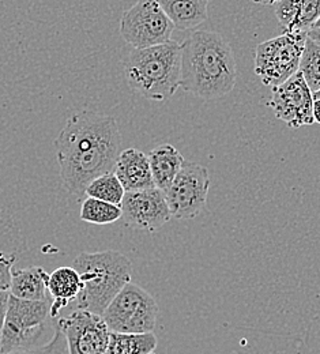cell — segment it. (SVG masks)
I'll list each match as a JSON object with an SVG mask.
<instances>
[{"instance_id":"obj_6","label":"cell","mask_w":320,"mask_h":354,"mask_svg":"<svg viewBox=\"0 0 320 354\" xmlns=\"http://www.w3.org/2000/svg\"><path fill=\"white\" fill-rule=\"evenodd\" d=\"M307 39L305 32H285L256 46L255 74L265 86L276 88L299 71Z\"/></svg>"},{"instance_id":"obj_18","label":"cell","mask_w":320,"mask_h":354,"mask_svg":"<svg viewBox=\"0 0 320 354\" xmlns=\"http://www.w3.org/2000/svg\"><path fill=\"white\" fill-rule=\"evenodd\" d=\"M157 3L179 30L194 29L209 17V0H157Z\"/></svg>"},{"instance_id":"obj_10","label":"cell","mask_w":320,"mask_h":354,"mask_svg":"<svg viewBox=\"0 0 320 354\" xmlns=\"http://www.w3.org/2000/svg\"><path fill=\"white\" fill-rule=\"evenodd\" d=\"M56 328L63 333L70 354H105L108 349L111 331L100 315L77 308L60 317Z\"/></svg>"},{"instance_id":"obj_13","label":"cell","mask_w":320,"mask_h":354,"mask_svg":"<svg viewBox=\"0 0 320 354\" xmlns=\"http://www.w3.org/2000/svg\"><path fill=\"white\" fill-rule=\"evenodd\" d=\"M115 175L120 180L126 192L154 188L149 157L135 147L120 151L115 168Z\"/></svg>"},{"instance_id":"obj_11","label":"cell","mask_w":320,"mask_h":354,"mask_svg":"<svg viewBox=\"0 0 320 354\" xmlns=\"http://www.w3.org/2000/svg\"><path fill=\"white\" fill-rule=\"evenodd\" d=\"M269 105L275 118L286 123L289 129H300L315 123L312 91L300 71L273 88Z\"/></svg>"},{"instance_id":"obj_8","label":"cell","mask_w":320,"mask_h":354,"mask_svg":"<svg viewBox=\"0 0 320 354\" xmlns=\"http://www.w3.org/2000/svg\"><path fill=\"white\" fill-rule=\"evenodd\" d=\"M173 30V22L157 0H138L120 19V35L134 49L165 44Z\"/></svg>"},{"instance_id":"obj_26","label":"cell","mask_w":320,"mask_h":354,"mask_svg":"<svg viewBox=\"0 0 320 354\" xmlns=\"http://www.w3.org/2000/svg\"><path fill=\"white\" fill-rule=\"evenodd\" d=\"M307 35H308V39H311L312 41H315L317 44L320 45V28H314V29H311Z\"/></svg>"},{"instance_id":"obj_28","label":"cell","mask_w":320,"mask_h":354,"mask_svg":"<svg viewBox=\"0 0 320 354\" xmlns=\"http://www.w3.org/2000/svg\"><path fill=\"white\" fill-rule=\"evenodd\" d=\"M252 1H255V3H258V4L272 6V4H276V3H278V1H281V0H252Z\"/></svg>"},{"instance_id":"obj_22","label":"cell","mask_w":320,"mask_h":354,"mask_svg":"<svg viewBox=\"0 0 320 354\" xmlns=\"http://www.w3.org/2000/svg\"><path fill=\"white\" fill-rule=\"evenodd\" d=\"M299 71L312 93L320 90V45L307 39Z\"/></svg>"},{"instance_id":"obj_25","label":"cell","mask_w":320,"mask_h":354,"mask_svg":"<svg viewBox=\"0 0 320 354\" xmlns=\"http://www.w3.org/2000/svg\"><path fill=\"white\" fill-rule=\"evenodd\" d=\"M8 297H10V292H0V345H1V337H3V328H4Z\"/></svg>"},{"instance_id":"obj_1","label":"cell","mask_w":320,"mask_h":354,"mask_svg":"<svg viewBox=\"0 0 320 354\" xmlns=\"http://www.w3.org/2000/svg\"><path fill=\"white\" fill-rule=\"evenodd\" d=\"M53 146L63 187L84 196L94 178L115 168L122 133L113 116L82 111L67 119Z\"/></svg>"},{"instance_id":"obj_14","label":"cell","mask_w":320,"mask_h":354,"mask_svg":"<svg viewBox=\"0 0 320 354\" xmlns=\"http://www.w3.org/2000/svg\"><path fill=\"white\" fill-rule=\"evenodd\" d=\"M278 22L289 33H308L320 18V0H281L275 4Z\"/></svg>"},{"instance_id":"obj_12","label":"cell","mask_w":320,"mask_h":354,"mask_svg":"<svg viewBox=\"0 0 320 354\" xmlns=\"http://www.w3.org/2000/svg\"><path fill=\"white\" fill-rule=\"evenodd\" d=\"M120 207L127 226L150 233L161 229L172 218L165 192L156 187L126 192Z\"/></svg>"},{"instance_id":"obj_23","label":"cell","mask_w":320,"mask_h":354,"mask_svg":"<svg viewBox=\"0 0 320 354\" xmlns=\"http://www.w3.org/2000/svg\"><path fill=\"white\" fill-rule=\"evenodd\" d=\"M8 354H70L68 353V346H67V341L63 335V333L56 328L55 333L52 334V337L49 338V341H46L44 345H40L37 348L33 349H28V351H18V352H12Z\"/></svg>"},{"instance_id":"obj_20","label":"cell","mask_w":320,"mask_h":354,"mask_svg":"<svg viewBox=\"0 0 320 354\" xmlns=\"http://www.w3.org/2000/svg\"><path fill=\"white\" fill-rule=\"evenodd\" d=\"M85 195L89 198L120 206L126 195V189L123 188L120 180L115 175V172H108L105 175L94 178L88 185Z\"/></svg>"},{"instance_id":"obj_27","label":"cell","mask_w":320,"mask_h":354,"mask_svg":"<svg viewBox=\"0 0 320 354\" xmlns=\"http://www.w3.org/2000/svg\"><path fill=\"white\" fill-rule=\"evenodd\" d=\"M314 120L320 124V100H314Z\"/></svg>"},{"instance_id":"obj_7","label":"cell","mask_w":320,"mask_h":354,"mask_svg":"<svg viewBox=\"0 0 320 354\" xmlns=\"http://www.w3.org/2000/svg\"><path fill=\"white\" fill-rule=\"evenodd\" d=\"M158 317L156 299L137 283H127L102 313L109 331L122 334L153 333Z\"/></svg>"},{"instance_id":"obj_16","label":"cell","mask_w":320,"mask_h":354,"mask_svg":"<svg viewBox=\"0 0 320 354\" xmlns=\"http://www.w3.org/2000/svg\"><path fill=\"white\" fill-rule=\"evenodd\" d=\"M82 288V278L74 267H59L49 274L48 290L52 299V317L57 316L60 310L77 300Z\"/></svg>"},{"instance_id":"obj_3","label":"cell","mask_w":320,"mask_h":354,"mask_svg":"<svg viewBox=\"0 0 320 354\" xmlns=\"http://www.w3.org/2000/svg\"><path fill=\"white\" fill-rule=\"evenodd\" d=\"M127 85L150 101L165 102L180 88L182 44L133 49L123 64Z\"/></svg>"},{"instance_id":"obj_29","label":"cell","mask_w":320,"mask_h":354,"mask_svg":"<svg viewBox=\"0 0 320 354\" xmlns=\"http://www.w3.org/2000/svg\"><path fill=\"white\" fill-rule=\"evenodd\" d=\"M312 97H314V100H320V90L312 93Z\"/></svg>"},{"instance_id":"obj_21","label":"cell","mask_w":320,"mask_h":354,"mask_svg":"<svg viewBox=\"0 0 320 354\" xmlns=\"http://www.w3.org/2000/svg\"><path fill=\"white\" fill-rule=\"evenodd\" d=\"M122 218V207L86 196L81 206V220L93 225H109Z\"/></svg>"},{"instance_id":"obj_24","label":"cell","mask_w":320,"mask_h":354,"mask_svg":"<svg viewBox=\"0 0 320 354\" xmlns=\"http://www.w3.org/2000/svg\"><path fill=\"white\" fill-rule=\"evenodd\" d=\"M15 263L14 255H7L0 251V292H10L11 271Z\"/></svg>"},{"instance_id":"obj_17","label":"cell","mask_w":320,"mask_h":354,"mask_svg":"<svg viewBox=\"0 0 320 354\" xmlns=\"http://www.w3.org/2000/svg\"><path fill=\"white\" fill-rule=\"evenodd\" d=\"M147 157L156 188L167 192L183 168V156L175 146L164 143L154 147Z\"/></svg>"},{"instance_id":"obj_31","label":"cell","mask_w":320,"mask_h":354,"mask_svg":"<svg viewBox=\"0 0 320 354\" xmlns=\"http://www.w3.org/2000/svg\"><path fill=\"white\" fill-rule=\"evenodd\" d=\"M150 354H156V353H154V352H153V353H150Z\"/></svg>"},{"instance_id":"obj_2","label":"cell","mask_w":320,"mask_h":354,"mask_svg":"<svg viewBox=\"0 0 320 354\" xmlns=\"http://www.w3.org/2000/svg\"><path fill=\"white\" fill-rule=\"evenodd\" d=\"M237 78L234 53L225 39L209 30L194 32L182 44L180 88L203 100L230 93Z\"/></svg>"},{"instance_id":"obj_30","label":"cell","mask_w":320,"mask_h":354,"mask_svg":"<svg viewBox=\"0 0 320 354\" xmlns=\"http://www.w3.org/2000/svg\"><path fill=\"white\" fill-rule=\"evenodd\" d=\"M314 28H320V18H319V21H318V22H317V24H315V26H314ZM314 28H312V29H314Z\"/></svg>"},{"instance_id":"obj_9","label":"cell","mask_w":320,"mask_h":354,"mask_svg":"<svg viewBox=\"0 0 320 354\" xmlns=\"http://www.w3.org/2000/svg\"><path fill=\"white\" fill-rule=\"evenodd\" d=\"M210 176L206 167L184 162L182 171L165 192L172 217L192 220L198 217L207 203Z\"/></svg>"},{"instance_id":"obj_5","label":"cell","mask_w":320,"mask_h":354,"mask_svg":"<svg viewBox=\"0 0 320 354\" xmlns=\"http://www.w3.org/2000/svg\"><path fill=\"white\" fill-rule=\"evenodd\" d=\"M50 301L21 300L10 295L0 354L12 353L37 348L43 342L48 330L50 315Z\"/></svg>"},{"instance_id":"obj_15","label":"cell","mask_w":320,"mask_h":354,"mask_svg":"<svg viewBox=\"0 0 320 354\" xmlns=\"http://www.w3.org/2000/svg\"><path fill=\"white\" fill-rule=\"evenodd\" d=\"M49 274L40 266H30L22 270L12 268L10 295L29 301H50L48 290Z\"/></svg>"},{"instance_id":"obj_19","label":"cell","mask_w":320,"mask_h":354,"mask_svg":"<svg viewBox=\"0 0 320 354\" xmlns=\"http://www.w3.org/2000/svg\"><path fill=\"white\" fill-rule=\"evenodd\" d=\"M157 348V337L153 333L122 334L112 333L105 354H150Z\"/></svg>"},{"instance_id":"obj_4","label":"cell","mask_w":320,"mask_h":354,"mask_svg":"<svg viewBox=\"0 0 320 354\" xmlns=\"http://www.w3.org/2000/svg\"><path fill=\"white\" fill-rule=\"evenodd\" d=\"M73 267L79 272L84 283L77 299V308L100 316L131 282L133 263L119 251L82 252L75 258Z\"/></svg>"}]
</instances>
